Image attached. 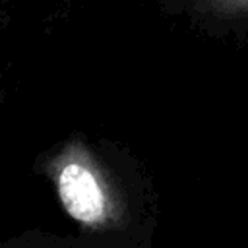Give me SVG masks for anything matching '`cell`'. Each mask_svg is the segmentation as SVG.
Here are the masks:
<instances>
[{"mask_svg":"<svg viewBox=\"0 0 248 248\" xmlns=\"http://www.w3.org/2000/svg\"><path fill=\"white\" fill-rule=\"evenodd\" d=\"M58 194L66 211L79 223L101 225L108 217V196L93 169L79 161H68L58 169Z\"/></svg>","mask_w":248,"mask_h":248,"instance_id":"obj_1","label":"cell"}]
</instances>
